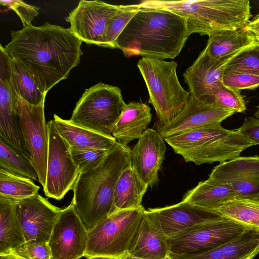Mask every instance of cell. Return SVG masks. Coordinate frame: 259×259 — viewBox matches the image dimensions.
<instances>
[{
    "label": "cell",
    "mask_w": 259,
    "mask_h": 259,
    "mask_svg": "<svg viewBox=\"0 0 259 259\" xmlns=\"http://www.w3.org/2000/svg\"><path fill=\"white\" fill-rule=\"evenodd\" d=\"M11 37L6 51L29 72L45 94L67 78L83 54L82 41L69 28L48 22L40 26H24L12 31Z\"/></svg>",
    "instance_id": "6da1fadb"
},
{
    "label": "cell",
    "mask_w": 259,
    "mask_h": 259,
    "mask_svg": "<svg viewBox=\"0 0 259 259\" xmlns=\"http://www.w3.org/2000/svg\"><path fill=\"white\" fill-rule=\"evenodd\" d=\"M189 36L183 17L167 10L141 8L116 39L115 49L127 58L174 59Z\"/></svg>",
    "instance_id": "7a4b0ae2"
},
{
    "label": "cell",
    "mask_w": 259,
    "mask_h": 259,
    "mask_svg": "<svg viewBox=\"0 0 259 259\" xmlns=\"http://www.w3.org/2000/svg\"><path fill=\"white\" fill-rule=\"evenodd\" d=\"M131 156L130 148L117 142L97 167L79 174L71 201L88 231L114 212L116 183Z\"/></svg>",
    "instance_id": "3957f363"
},
{
    "label": "cell",
    "mask_w": 259,
    "mask_h": 259,
    "mask_svg": "<svg viewBox=\"0 0 259 259\" xmlns=\"http://www.w3.org/2000/svg\"><path fill=\"white\" fill-rule=\"evenodd\" d=\"M141 8L167 10L184 18L189 35H210L244 28L251 16L248 0H146Z\"/></svg>",
    "instance_id": "277c9868"
},
{
    "label": "cell",
    "mask_w": 259,
    "mask_h": 259,
    "mask_svg": "<svg viewBox=\"0 0 259 259\" xmlns=\"http://www.w3.org/2000/svg\"><path fill=\"white\" fill-rule=\"evenodd\" d=\"M164 141L185 162L196 165L230 160L255 145L236 130L226 129L220 123L181 133Z\"/></svg>",
    "instance_id": "5b68a950"
},
{
    "label": "cell",
    "mask_w": 259,
    "mask_h": 259,
    "mask_svg": "<svg viewBox=\"0 0 259 259\" xmlns=\"http://www.w3.org/2000/svg\"><path fill=\"white\" fill-rule=\"evenodd\" d=\"M177 66L174 61L146 57H142L137 63L149 93V103L156 113L155 125H164L172 120L190 97L189 92L179 82Z\"/></svg>",
    "instance_id": "8992f818"
},
{
    "label": "cell",
    "mask_w": 259,
    "mask_h": 259,
    "mask_svg": "<svg viewBox=\"0 0 259 259\" xmlns=\"http://www.w3.org/2000/svg\"><path fill=\"white\" fill-rule=\"evenodd\" d=\"M141 207L115 211L88 231L86 259H118L128 254L143 218Z\"/></svg>",
    "instance_id": "52a82bcc"
},
{
    "label": "cell",
    "mask_w": 259,
    "mask_h": 259,
    "mask_svg": "<svg viewBox=\"0 0 259 259\" xmlns=\"http://www.w3.org/2000/svg\"><path fill=\"white\" fill-rule=\"evenodd\" d=\"M126 103L121 90L101 82L87 89L76 103L72 123L108 136Z\"/></svg>",
    "instance_id": "ba28073f"
},
{
    "label": "cell",
    "mask_w": 259,
    "mask_h": 259,
    "mask_svg": "<svg viewBox=\"0 0 259 259\" xmlns=\"http://www.w3.org/2000/svg\"><path fill=\"white\" fill-rule=\"evenodd\" d=\"M47 126L48 150L44 192L46 196L60 200L73 190L80 171L72 158L70 146L59 134L54 119L47 123Z\"/></svg>",
    "instance_id": "9c48e42d"
},
{
    "label": "cell",
    "mask_w": 259,
    "mask_h": 259,
    "mask_svg": "<svg viewBox=\"0 0 259 259\" xmlns=\"http://www.w3.org/2000/svg\"><path fill=\"white\" fill-rule=\"evenodd\" d=\"M246 229L224 217L198 225L168 238L169 253L181 255L204 251L233 239Z\"/></svg>",
    "instance_id": "30bf717a"
},
{
    "label": "cell",
    "mask_w": 259,
    "mask_h": 259,
    "mask_svg": "<svg viewBox=\"0 0 259 259\" xmlns=\"http://www.w3.org/2000/svg\"><path fill=\"white\" fill-rule=\"evenodd\" d=\"M15 104L22 133L38 175V181L44 187L46 179L48 150L45 102L38 105H32L15 93Z\"/></svg>",
    "instance_id": "8fae6325"
},
{
    "label": "cell",
    "mask_w": 259,
    "mask_h": 259,
    "mask_svg": "<svg viewBox=\"0 0 259 259\" xmlns=\"http://www.w3.org/2000/svg\"><path fill=\"white\" fill-rule=\"evenodd\" d=\"M120 7L99 0H81L65 19L69 30L82 42L104 47L110 22Z\"/></svg>",
    "instance_id": "7c38bea8"
},
{
    "label": "cell",
    "mask_w": 259,
    "mask_h": 259,
    "mask_svg": "<svg viewBox=\"0 0 259 259\" xmlns=\"http://www.w3.org/2000/svg\"><path fill=\"white\" fill-rule=\"evenodd\" d=\"M88 233L71 201L61 209L52 231L48 241L52 259H79L84 256Z\"/></svg>",
    "instance_id": "4fadbf2b"
},
{
    "label": "cell",
    "mask_w": 259,
    "mask_h": 259,
    "mask_svg": "<svg viewBox=\"0 0 259 259\" xmlns=\"http://www.w3.org/2000/svg\"><path fill=\"white\" fill-rule=\"evenodd\" d=\"M14 204L26 242H48L62 209L38 193L21 200H14Z\"/></svg>",
    "instance_id": "5bb4252c"
},
{
    "label": "cell",
    "mask_w": 259,
    "mask_h": 259,
    "mask_svg": "<svg viewBox=\"0 0 259 259\" xmlns=\"http://www.w3.org/2000/svg\"><path fill=\"white\" fill-rule=\"evenodd\" d=\"M232 109L195 99L190 96L182 111L172 120L156 130L164 140L170 136L205 125L220 123L234 114Z\"/></svg>",
    "instance_id": "9a60e30c"
},
{
    "label": "cell",
    "mask_w": 259,
    "mask_h": 259,
    "mask_svg": "<svg viewBox=\"0 0 259 259\" xmlns=\"http://www.w3.org/2000/svg\"><path fill=\"white\" fill-rule=\"evenodd\" d=\"M244 49L220 59L211 57L204 49L183 74L190 96L195 99L204 98L223 85L222 78L227 65Z\"/></svg>",
    "instance_id": "2e32d148"
},
{
    "label": "cell",
    "mask_w": 259,
    "mask_h": 259,
    "mask_svg": "<svg viewBox=\"0 0 259 259\" xmlns=\"http://www.w3.org/2000/svg\"><path fill=\"white\" fill-rule=\"evenodd\" d=\"M164 141L156 130L148 128L131 150V166L149 187H153L158 181V172L166 151Z\"/></svg>",
    "instance_id": "e0dca14e"
},
{
    "label": "cell",
    "mask_w": 259,
    "mask_h": 259,
    "mask_svg": "<svg viewBox=\"0 0 259 259\" xmlns=\"http://www.w3.org/2000/svg\"><path fill=\"white\" fill-rule=\"evenodd\" d=\"M152 209L168 238L195 226L223 217L214 210L182 200L176 204Z\"/></svg>",
    "instance_id": "ac0fdd59"
},
{
    "label": "cell",
    "mask_w": 259,
    "mask_h": 259,
    "mask_svg": "<svg viewBox=\"0 0 259 259\" xmlns=\"http://www.w3.org/2000/svg\"><path fill=\"white\" fill-rule=\"evenodd\" d=\"M167 237L152 208L145 210L128 254L144 259L168 258Z\"/></svg>",
    "instance_id": "d6986e66"
},
{
    "label": "cell",
    "mask_w": 259,
    "mask_h": 259,
    "mask_svg": "<svg viewBox=\"0 0 259 259\" xmlns=\"http://www.w3.org/2000/svg\"><path fill=\"white\" fill-rule=\"evenodd\" d=\"M259 253V231L247 228L233 239L193 254H168L169 259H253Z\"/></svg>",
    "instance_id": "ffe728a7"
},
{
    "label": "cell",
    "mask_w": 259,
    "mask_h": 259,
    "mask_svg": "<svg viewBox=\"0 0 259 259\" xmlns=\"http://www.w3.org/2000/svg\"><path fill=\"white\" fill-rule=\"evenodd\" d=\"M152 119L151 109L142 102L125 104L114 124L112 136L120 144H128L139 139L147 130Z\"/></svg>",
    "instance_id": "44dd1931"
},
{
    "label": "cell",
    "mask_w": 259,
    "mask_h": 259,
    "mask_svg": "<svg viewBox=\"0 0 259 259\" xmlns=\"http://www.w3.org/2000/svg\"><path fill=\"white\" fill-rule=\"evenodd\" d=\"M56 128L70 147L110 150L117 143L112 136H108L76 125L54 115Z\"/></svg>",
    "instance_id": "7402d4cb"
},
{
    "label": "cell",
    "mask_w": 259,
    "mask_h": 259,
    "mask_svg": "<svg viewBox=\"0 0 259 259\" xmlns=\"http://www.w3.org/2000/svg\"><path fill=\"white\" fill-rule=\"evenodd\" d=\"M235 198V193L229 183H222L208 179L184 195L182 201L206 209L215 210L224 203Z\"/></svg>",
    "instance_id": "603a6c76"
},
{
    "label": "cell",
    "mask_w": 259,
    "mask_h": 259,
    "mask_svg": "<svg viewBox=\"0 0 259 259\" xmlns=\"http://www.w3.org/2000/svg\"><path fill=\"white\" fill-rule=\"evenodd\" d=\"M148 187L131 165L125 168L118 177L115 187L114 212L141 207Z\"/></svg>",
    "instance_id": "cb8c5ba5"
},
{
    "label": "cell",
    "mask_w": 259,
    "mask_h": 259,
    "mask_svg": "<svg viewBox=\"0 0 259 259\" xmlns=\"http://www.w3.org/2000/svg\"><path fill=\"white\" fill-rule=\"evenodd\" d=\"M25 242L14 200L0 196V254L17 248Z\"/></svg>",
    "instance_id": "d4e9b609"
},
{
    "label": "cell",
    "mask_w": 259,
    "mask_h": 259,
    "mask_svg": "<svg viewBox=\"0 0 259 259\" xmlns=\"http://www.w3.org/2000/svg\"><path fill=\"white\" fill-rule=\"evenodd\" d=\"M259 178V156L240 157L220 162L209 175V179L222 183Z\"/></svg>",
    "instance_id": "484cf974"
},
{
    "label": "cell",
    "mask_w": 259,
    "mask_h": 259,
    "mask_svg": "<svg viewBox=\"0 0 259 259\" xmlns=\"http://www.w3.org/2000/svg\"><path fill=\"white\" fill-rule=\"evenodd\" d=\"M254 42L253 37L243 28L221 31L210 35L204 49L211 57L220 59Z\"/></svg>",
    "instance_id": "4316f807"
},
{
    "label": "cell",
    "mask_w": 259,
    "mask_h": 259,
    "mask_svg": "<svg viewBox=\"0 0 259 259\" xmlns=\"http://www.w3.org/2000/svg\"><path fill=\"white\" fill-rule=\"evenodd\" d=\"M214 210L246 228L259 231V202L234 198Z\"/></svg>",
    "instance_id": "83f0119b"
},
{
    "label": "cell",
    "mask_w": 259,
    "mask_h": 259,
    "mask_svg": "<svg viewBox=\"0 0 259 259\" xmlns=\"http://www.w3.org/2000/svg\"><path fill=\"white\" fill-rule=\"evenodd\" d=\"M11 83L15 93L29 104L38 105L45 102L46 94L40 91L29 72L12 58Z\"/></svg>",
    "instance_id": "f1b7e54d"
},
{
    "label": "cell",
    "mask_w": 259,
    "mask_h": 259,
    "mask_svg": "<svg viewBox=\"0 0 259 259\" xmlns=\"http://www.w3.org/2000/svg\"><path fill=\"white\" fill-rule=\"evenodd\" d=\"M39 188L32 180L0 168V196L21 200L37 194Z\"/></svg>",
    "instance_id": "f546056e"
},
{
    "label": "cell",
    "mask_w": 259,
    "mask_h": 259,
    "mask_svg": "<svg viewBox=\"0 0 259 259\" xmlns=\"http://www.w3.org/2000/svg\"><path fill=\"white\" fill-rule=\"evenodd\" d=\"M0 168L32 181H38L37 173L32 161L0 139Z\"/></svg>",
    "instance_id": "4dcf8cb0"
},
{
    "label": "cell",
    "mask_w": 259,
    "mask_h": 259,
    "mask_svg": "<svg viewBox=\"0 0 259 259\" xmlns=\"http://www.w3.org/2000/svg\"><path fill=\"white\" fill-rule=\"evenodd\" d=\"M141 9L139 4L120 5L119 10L110 22L105 38L104 47L115 49L116 39Z\"/></svg>",
    "instance_id": "1f68e13d"
},
{
    "label": "cell",
    "mask_w": 259,
    "mask_h": 259,
    "mask_svg": "<svg viewBox=\"0 0 259 259\" xmlns=\"http://www.w3.org/2000/svg\"><path fill=\"white\" fill-rule=\"evenodd\" d=\"M207 102L242 113L246 110V104L240 91L228 88L224 84L213 91L208 96L199 99Z\"/></svg>",
    "instance_id": "d6a6232c"
},
{
    "label": "cell",
    "mask_w": 259,
    "mask_h": 259,
    "mask_svg": "<svg viewBox=\"0 0 259 259\" xmlns=\"http://www.w3.org/2000/svg\"><path fill=\"white\" fill-rule=\"evenodd\" d=\"M225 71L247 73L259 76V42L246 47L227 65Z\"/></svg>",
    "instance_id": "836d02e7"
},
{
    "label": "cell",
    "mask_w": 259,
    "mask_h": 259,
    "mask_svg": "<svg viewBox=\"0 0 259 259\" xmlns=\"http://www.w3.org/2000/svg\"><path fill=\"white\" fill-rule=\"evenodd\" d=\"M70 150L72 158L80 174L97 167L109 152L105 150L73 147H70Z\"/></svg>",
    "instance_id": "e575fe53"
},
{
    "label": "cell",
    "mask_w": 259,
    "mask_h": 259,
    "mask_svg": "<svg viewBox=\"0 0 259 259\" xmlns=\"http://www.w3.org/2000/svg\"><path fill=\"white\" fill-rule=\"evenodd\" d=\"M8 252L22 259H52V257L49 243L45 241L26 242L22 245Z\"/></svg>",
    "instance_id": "d590c367"
},
{
    "label": "cell",
    "mask_w": 259,
    "mask_h": 259,
    "mask_svg": "<svg viewBox=\"0 0 259 259\" xmlns=\"http://www.w3.org/2000/svg\"><path fill=\"white\" fill-rule=\"evenodd\" d=\"M223 84L234 90H253L259 87V76L241 72L225 71Z\"/></svg>",
    "instance_id": "8d00e7d4"
},
{
    "label": "cell",
    "mask_w": 259,
    "mask_h": 259,
    "mask_svg": "<svg viewBox=\"0 0 259 259\" xmlns=\"http://www.w3.org/2000/svg\"><path fill=\"white\" fill-rule=\"evenodd\" d=\"M0 4L13 10L20 18L23 26L31 24V21L39 13V7L21 0H1Z\"/></svg>",
    "instance_id": "74e56055"
},
{
    "label": "cell",
    "mask_w": 259,
    "mask_h": 259,
    "mask_svg": "<svg viewBox=\"0 0 259 259\" xmlns=\"http://www.w3.org/2000/svg\"><path fill=\"white\" fill-rule=\"evenodd\" d=\"M229 184L234 190L235 198L259 202V178L236 181Z\"/></svg>",
    "instance_id": "f35d334b"
},
{
    "label": "cell",
    "mask_w": 259,
    "mask_h": 259,
    "mask_svg": "<svg viewBox=\"0 0 259 259\" xmlns=\"http://www.w3.org/2000/svg\"><path fill=\"white\" fill-rule=\"evenodd\" d=\"M236 130L251 141L255 145H259V119L247 116L243 124Z\"/></svg>",
    "instance_id": "ab89813d"
},
{
    "label": "cell",
    "mask_w": 259,
    "mask_h": 259,
    "mask_svg": "<svg viewBox=\"0 0 259 259\" xmlns=\"http://www.w3.org/2000/svg\"><path fill=\"white\" fill-rule=\"evenodd\" d=\"M244 28L253 37L255 42H259V13Z\"/></svg>",
    "instance_id": "60d3db41"
},
{
    "label": "cell",
    "mask_w": 259,
    "mask_h": 259,
    "mask_svg": "<svg viewBox=\"0 0 259 259\" xmlns=\"http://www.w3.org/2000/svg\"><path fill=\"white\" fill-rule=\"evenodd\" d=\"M0 259H21L11 252L0 254Z\"/></svg>",
    "instance_id": "b9f144b4"
},
{
    "label": "cell",
    "mask_w": 259,
    "mask_h": 259,
    "mask_svg": "<svg viewBox=\"0 0 259 259\" xmlns=\"http://www.w3.org/2000/svg\"><path fill=\"white\" fill-rule=\"evenodd\" d=\"M118 259H144V258L134 257V256H132V255H131L130 254H126V255H125L124 256H123L120 257ZM166 259H169V258H166Z\"/></svg>",
    "instance_id": "7bdbcfd3"
},
{
    "label": "cell",
    "mask_w": 259,
    "mask_h": 259,
    "mask_svg": "<svg viewBox=\"0 0 259 259\" xmlns=\"http://www.w3.org/2000/svg\"><path fill=\"white\" fill-rule=\"evenodd\" d=\"M255 118L259 119V105L256 107V110L254 114Z\"/></svg>",
    "instance_id": "ee69618b"
},
{
    "label": "cell",
    "mask_w": 259,
    "mask_h": 259,
    "mask_svg": "<svg viewBox=\"0 0 259 259\" xmlns=\"http://www.w3.org/2000/svg\"><path fill=\"white\" fill-rule=\"evenodd\" d=\"M95 259H107V258H95Z\"/></svg>",
    "instance_id": "f6af8a7d"
},
{
    "label": "cell",
    "mask_w": 259,
    "mask_h": 259,
    "mask_svg": "<svg viewBox=\"0 0 259 259\" xmlns=\"http://www.w3.org/2000/svg\"></svg>",
    "instance_id": "bcb514c9"
}]
</instances>
